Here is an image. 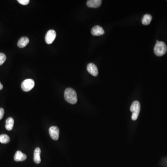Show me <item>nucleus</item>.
<instances>
[{
  "label": "nucleus",
  "instance_id": "1",
  "mask_svg": "<svg viewBox=\"0 0 167 167\" xmlns=\"http://www.w3.org/2000/svg\"><path fill=\"white\" fill-rule=\"evenodd\" d=\"M65 100L71 104H75L78 101V98L75 90L71 88H68L64 93Z\"/></svg>",
  "mask_w": 167,
  "mask_h": 167
},
{
  "label": "nucleus",
  "instance_id": "2",
  "mask_svg": "<svg viewBox=\"0 0 167 167\" xmlns=\"http://www.w3.org/2000/svg\"><path fill=\"white\" fill-rule=\"evenodd\" d=\"M154 51L156 55L157 56H161L164 55L167 52V46L164 42L157 41Z\"/></svg>",
  "mask_w": 167,
  "mask_h": 167
},
{
  "label": "nucleus",
  "instance_id": "3",
  "mask_svg": "<svg viewBox=\"0 0 167 167\" xmlns=\"http://www.w3.org/2000/svg\"><path fill=\"white\" fill-rule=\"evenodd\" d=\"M140 109V104L138 101H135L133 102L130 108V110L132 112V119L133 120H136L138 118Z\"/></svg>",
  "mask_w": 167,
  "mask_h": 167
},
{
  "label": "nucleus",
  "instance_id": "4",
  "mask_svg": "<svg viewBox=\"0 0 167 167\" xmlns=\"http://www.w3.org/2000/svg\"><path fill=\"white\" fill-rule=\"evenodd\" d=\"M35 81L32 79H27L22 82L21 87L24 92H29L35 86Z\"/></svg>",
  "mask_w": 167,
  "mask_h": 167
},
{
  "label": "nucleus",
  "instance_id": "5",
  "mask_svg": "<svg viewBox=\"0 0 167 167\" xmlns=\"http://www.w3.org/2000/svg\"><path fill=\"white\" fill-rule=\"evenodd\" d=\"M56 37V33L54 30H49L45 36V41L48 44H51L55 41Z\"/></svg>",
  "mask_w": 167,
  "mask_h": 167
},
{
  "label": "nucleus",
  "instance_id": "6",
  "mask_svg": "<svg viewBox=\"0 0 167 167\" xmlns=\"http://www.w3.org/2000/svg\"><path fill=\"white\" fill-rule=\"evenodd\" d=\"M50 137L54 140H57L59 137V129L56 126H52L49 130Z\"/></svg>",
  "mask_w": 167,
  "mask_h": 167
},
{
  "label": "nucleus",
  "instance_id": "7",
  "mask_svg": "<svg viewBox=\"0 0 167 167\" xmlns=\"http://www.w3.org/2000/svg\"><path fill=\"white\" fill-rule=\"evenodd\" d=\"M87 70L88 72L93 76H97L99 73L97 67L92 63H90L87 65Z\"/></svg>",
  "mask_w": 167,
  "mask_h": 167
},
{
  "label": "nucleus",
  "instance_id": "8",
  "mask_svg": "<svg viewBox=\"0 0 167 167\" xmlns=\"http://www.w3.org/2000/svg\"><path fill=\"white\" fill-rule=\"evenodd\" d=\"M91 32L94 36H100L104 34L103 28L99 26H95L92 28Z\"/></svg>",
  "mask_w": 167,
  "mask_h": 167
},
{
  "label": "nucleus",
  "instance_id": "9",
  "mask_svg": "<svg viewBox=\"0 0 167 167\" xmlns=\"http://www.w3.org/2000/svg\"><path fill=\"white\" fill-rule=\"evenodd\" d=\"M102 3L101 0H89L87 1V6L89 8H97L101 6Z\"/></svg>",
  "mask_w": 167,
  "mask_h": 167
},
{
  "label": "nucleus",
  "instance_id": "10",
  "mask_svg": "<svg viewBox=\"0 0 167 167\" xmlns=\"http://www.w3.org/2000/svg\"><path fill=\"white\" fill-rule=\"evenodd\" d=\"M27 157L26 155L21 152V151H17L15 153L14 160L16 161H24L27 159Z\"/></svg>",
  "mask_w": 167,
  "mask_h": 167
},
{
  "label": "nucleus",
  "instance_id": "11",
  "mask_svg": "<svg viewBox=\"0 0 167 167\" xmlns=\"http://www.w3.org/2000/svg\"><path fill=\"white\" fill-rule=\"evenodd\" d=\"M41 149L37 147L35 148L34 154V160L36 164H39L41 163Z\"/></svg>",
  "mask_w": 167,
  "mask_h": 167
},
{
  "label": "nucleus",
  "instance_id": "12",
  "mask_svg": "<svg viewBox=\"0 0 167 167\" xmlns=\"http://www.w3.org/2000/svg\"><path fill=\"white\" fill-rule=\"evenodd\" d=\"M29 42V39L27 37H23L21 38L18 42V46L20 48H23L27 46Z\"/></svg>",
  "mask_w": 167,
  "mask_h": 167
},
{
  "label": "nucleus",
  "instance_id": "13",
  "mask_svg": "<svg viewBox=\"0 0 167 167\" xmlns=\"http://www.w3.org/2000/svg\"><path fill=\"white\" fill-rule=\"evenodd\" d=\"M14 120L12 117H8L6 121L5 128L8 130H11L14 127Z\"/></svg>",
  "mask_w": 167,
  "mask_h": 167
},
{
  "label": "nucleus",
  "instance_id": "14",
  "mask_svg": "<svg viewBox=\"0 0 167 167\" xmlns=\"http://www.w3.org/2000/svg\"><path fill=\"white\" fill-rule=\"evenodd\" d=\"M152 19V17L151 15L149 14H146L143 17V19H142V23L144 25H148L150 24Z\"/></svg>",
  "mask_w": 167,
  "mask_h": 167
},
{
  "label": "nucleus",
  "instance_id": "15",
  "mask_svg": "<svg viewBox=\"0 0 167 167\" xmlns=\"http://www.w3.org/2000/svg\"><path fill=\"white\" fill-rule=\"evenodd\" d=\"M10 138L7 135L2 134L0 135V143L1 144H6L9 143Z\"/></svg>",
  "mask_w": 167,
  "mask_h": 167
},
{
  "label": "nucleus",
  "instance_id": "16",
  "mask_svg": "<svg viewBox=\"0 0 167 167\" xmlns=\"http://www.w3.org/2000/svg\"><path fill=\"white\" fill-rule=\"evenodd\" d=\"M6 56L3 53H0V66H1L5 61Z\"/></svg>",
  "mask_w": 167,
  "mask_h": 167
},
{
  "label": "nucleus",
  "instance_id": "17",
  "mask_svg": "<svg viewBox=\"0 0 167 167\" xmlns=\"http://www.w3.org/2000/svg\"><path fill=\"white\" fill-rule=\"evenodd\" d=\"M19 3L23 5H27L29 3V0H18Z\"/></svg>",
  "mask_w": 167,
  "mask_h": 167
},
{
  "label": "nucleus",
  "instance_id": "18",
  "mask_svg": "<svg viewBox=\"0 0 167 167\" xmlns=\"http://www.w3.org/2000/svg\"><path fill=\"white\" fill-rule=\"evenodd\" d=\"M4 114V110L3 108H0V120L2 119L3 117Z\"/></svg>",
  "mask_w": 167,
  "mask_h": 167
},
{
  "label": "nucleus",
  "instance_id": "19",
  "mask_svg": "<svg viewBox=\"0 0 167 167\" xmlns=\"http://www.w3.org/2000/svg\"><path fill=\"white\" fill-rule=\"evenodd\" d=\"M3 88V86H2V84H1V83L0 82V90L2 89Z\"/></svg>",
  "mask_w": 167,
  "mask_h": 167
}]
</instances>
